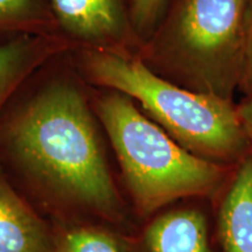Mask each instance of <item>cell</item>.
Wrapping results in <instances>:
<instances>
[{
	"label": "cell",
	"mask_w": 252,
	"mask_h": 252,
	"mask_svg": "<svg viewBox=\"0 0 252 252\" xmlns=\"http://www.w3.org/2000/svg\"><path fill=\"white\" fill-rule=\"evenodd\" d=\"M91 99L71 81L50 82L0 118V168L55 228L134 231Z\"/></svg>",
	"instance_id": "cell-1"
},
{
	"label": "cell",
	"mask_w": 252,
	"mask_h": 252,
	"mask_svg": "<svg viewBox=\"0 0 252 252\" xmlns=\"http://www.w3.org/2000/svg\"><path fill=\"white\" fill-rule=\"evenodd\" d=\"M91 105L115 154L122 189L138 224L179 201H214L234 172L235 167L184 149L124 94L104 90L91 98Z\"/></svg>",
	"instance_id": "cell-2"
},
{
	"label": "cell",
	"mask_w": 252,
	"mask_h": 252,
	"mask_svg": "<svg viewBox=\"0 0 252 252\" xmlns=\"http://www.w3.org/2000/svg\"><path fill=\"white\" fill-rule=\"evenodd\" d=\"M82 67L91 83L130 97L173 140L198 158L236 167L252 154L234 100L178 86L126 50L84 48Z\"/></svg>",
	"instance_id": "cell-3"
},
{
	"label": "cell",
	"mask_w": 252,
	"mask_h": 252,
	"mask_svg": "<svg viewBox=\"0 0 252 252\" xmlns=\"http://www.w3.org/2000/svg\"><path fill=\"white\" fill-rule=\"evenodd\" d=\"M251 0H178L145 41L139 58L195 93L234 100Z\"/></svg>",
	"instance_id": "cell-4"
},
{
	"label": "cell",
	"mask_w": 252,
	"mask_h": 252,
	"mask_svg": "<svg viewBox=\"0 0 252 252\" xmlns=\"http://www.w3.org/2000/svg\"><path fill=\"white\" fill-rule=\"evenodd\" d=\"M121 238L124 252H219L215 247L213 201H179Z\"/></svg>",
	"instance_id": "cell-5"
},
{
	"label": "cell",
	"mask_w": 252,
	"mask_h": 252,
	"mask_svg": "<svg viewBox=\"0 0 252 252\" xmlns=\"http://www.w3.org/2000/svg\"><path fill=\"white\" fill-rule=\"evenodd\" d=\"M49 7L58 27L86 48L126 50L134 35L121 0H49Z\"/></svg>",
	"instance_id": "cell-6"
},
{
	"label": "cell",
	"mask_w": 252,
	"mask_h": 252,
	"mask_svg": "<svg viewBox=\"0 0 252 252\" xmlns=\"http://www.w3.org/2000/svg\"><path fill=\"white\" fill-rule=\"evenodd\" d=\"M213 213L219 252H252V154L235 167Z\"/></svg>",
	"instance_id": "cell-7"
},
{
	"label": "cell",
	"mask_w": 252,
	"mask_h": 252,
	"mask_svg": "<svg viewBox=\"0 0 252 252\" xmlns=\"http://www.w3.org/2000/svg\"><path fill=\"white\" fill-rule=\"evenodd\" d=\"M55 244V226L0 168V252H53Z\"/></svg>",
	"instance_id": "cell-8"
},
{
	"label": "cell",
	"mask_w": 252,
	"mask_h": 252,
	"mask_svg": "<svg viewBox=\"0 0 252 252\" xmlns=\"http://www.w3.org/2000/svg\"><path fill=\"white\" fill-rule=\"evenodd\" d=\"M68 47L67 37L58 33L23 34L0 42V118L24 82Z\"/></svg>",
	"instance_id": "cell-9"
},
{
	"label": "cell",
	"mask_w": 252,
	"mask_h": 252,
	"mask_svg": "<svg viewBox=\"0 0 252 252\" xmlns=\"http://www.w3.org/2000/svg\"><path fill=\"white\" fill-rule=\"evenodd\" d=\"M58 28L45 0H0V35L50 34Z\"/></svg>",
	"instance_id": "cell-10"
},
{
	"label": "cell",
	"mask_w": 252,
	"mask_h": 252,
	"mask_svg": "<svg viewBox=\"0 0 252 252\" xmlns=\"http://www.w3.org/2000/svg\"><path fill=\"white\" fill-rule=\"evenodd\" d=\"M53 252H124L121 235L100 225L55 228Z\"/></svg>",
	"instance_id": "cell-11"
},
{
	"label": "cell",
	"mask_w": 252,
	"mask_h": 252,
	"mask_svg": "<svg viewBox=\"0 0 252 252\" xmlns=\"http://www.w3.org/2000/svg\"><path fill=\"white\" fill-rule=\"evenodd\" d=\"M165 6L166 0H130L128 20L134 35L149 40L160 24Z\"/></svg>",
	"instance_id": "cell-12"
},
{
	"label": "cell",
	"mask_w": 252,
	"mask_h": 252,
	"mask_svg": "<svg viewBox=\"0 0 252 252\" xmlns=\"http://www.w3.org/2000/svg\"><path fill=\"white\" fill-rule=\"evenodd\" d=\"M238 90L242 91L245 97L252 96V0L249 7L247 30H245L243 62H242Z\"/></svg>",
	"instance_id": "cell-13"
},
{
	"label": "cell",
	"mask_w": 252,
	"mask_h": 252,
	"mask_svg": "<svg viewBox=\"0 0 252 252\" xmlns=\"http://www.w3.org/2000/svg\"><path fill=\"white\" fill-rule=\"evenodd\" d=\"M237 112L242 126L248 135L252 152V96L245 97L241 103L237 104Z\"/></svg>",
	"instance_id": "cell-14"
}]
</instances>
